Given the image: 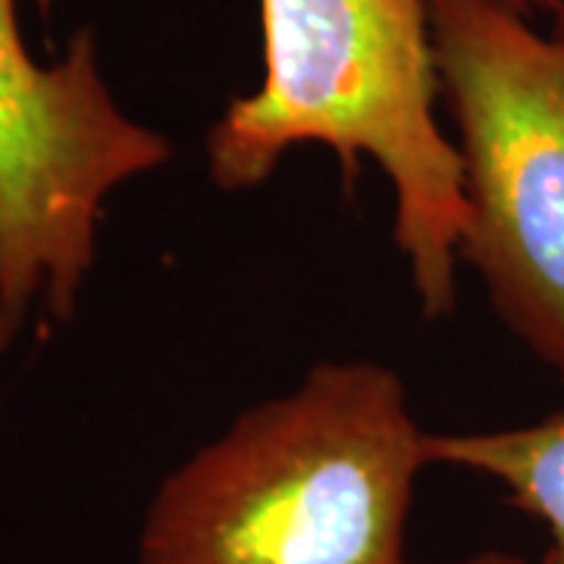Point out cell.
Listing matches in <instances>:
<instances>
[{
	"instance_id": "cell-1",
	"label": "cell",
	"mask_w": 564,
	"mask_h": 564,
	"mask_svg": "<svg viewBox=\"0 0 564 564\" xmlns=\"http://www.w3.org/2000/svg\"><path fill=\"white\" fill-rule=\"evenodd\" d=\"M423 464L399 373L323 361L163 477L139 564H408Z\"/></svg>"
},
{
	"instance_id": "cell-2",
	"label": "cell",
	"mask_w": 564,
	"mask_h": 564,
	"mask_svg": "<svg viewBox=\"0 0 564 564\" xmlns=\"http://www.w3.org/2000/svg\"><path fill=\"white\" fill-rule=\"evenodd\" d=\"M47 10L51 0H35ZM263 82L207 132V173L254 188L299 144L361 158L395 192V245L426 317L455 307L467 198L458 144L436 117L443 95L426 0H261Z\"/></svg>"
},
{
	"instance_id": "cell-3",
	"label": "cell",
	"mask_w": 564,
	"mask_h": 564,
	"mask_svg": "<svg viewBox=\"0 0 564 564\" xmlns=\"http://www.w3.org/2000/svg\"><path fill=\"white\" fill-rule=\"evenodd\" d=\"M426 17L458 126L462 261L564 380V39L505 0H426Z\"/></svg>"
},
{
	"instance_id": "cell-4",
	"label": "cell",
	"mask_w": 564,
	"mask_h": 564,
	"mask_svg": "<svg viewBox=\"0 0 564 564\" xmlns=\"http://www.w3.org/2000/svg\"><path fill=\"white\" fill-rule=\"evenodd\" d=\"M170 158V139L120 107L91 29L41 63L17 0H0V295L22 321L35 304L73 317L107 198Z\"/></svg>"
},
{
	"instance_id": "cell-5",
	"label": "cell",
	"mask_w": 564,
	"mask_h": 564,
	"mask_svg": "<svg viewBox=\"0 0 564 564\" xmlns=\"http://www.w3.org/2000/svg\"><path fill=\"white\" fill-rule=\"evenodd\" d=\"M426 458L502 484L511 502L549 530L543 564H564V411L511 430L426 433Z\"/></svg>"
},
{
	"instance_id": "cell-6",
	"label": "cell",
	"mask_w": 564,
	"mask_h": 564,
	"mask_svg": "<svg viewBox=\"0 0 564 564\" xmlns=\"http://www.w3.org/2000/svg\"><path fill=\"white\" fill-rule=\"evenodd\" d=\"M22 317L10 307V304L3 302V295H0V364L7 358V351H10V345L17 339V333H20Z\"/></svg>"
},
{
	"instance_id": "cell-7",
	"label": "cell",
	"mask_w": 564,
	"mask_h": 564,
	"mask_svg": "<svg viewBox=\"0 0 564 564\" xmlns=\"http://www.w3.org/2000/svg\"><path fill=\"white\" fill-rule=\"evenodd\" d=\"M452 564H524L521 558L514 555H505V552H486V555H474V558H464V562H452Z\"/></svg>"
},
{
	"instance_id": "cell-8",
	"label": "cell",
	"mask_w": 564,
	"mask_h": 564,
	"mask_svg": "<svg viewBox=\"0 0 564 564\" xmlns=\"http://www.w3.org/2000/svg\"><path fill=\"white\" fill-rule=\"evenodd\" d=\"M508 7H514V10H530V7H543V10H552V13H558L564 10V0H505Z\"/></svg>"
},
{
	"instance_id": "cell-9",
	"label": "cell",
	"mask_w": 564,
	"mask_h": 564,
	"mask_svg": "<svg viewBox=\"0 0 564 564\" xmlns=\"http://www.w3.org/2000/svg\"><path fill=\"white\" fill-rule=\"evenodd\" d=\"M552 32L564 39V10H558V13H555V20H552Z\"/></svg>"
}]
</instances>
